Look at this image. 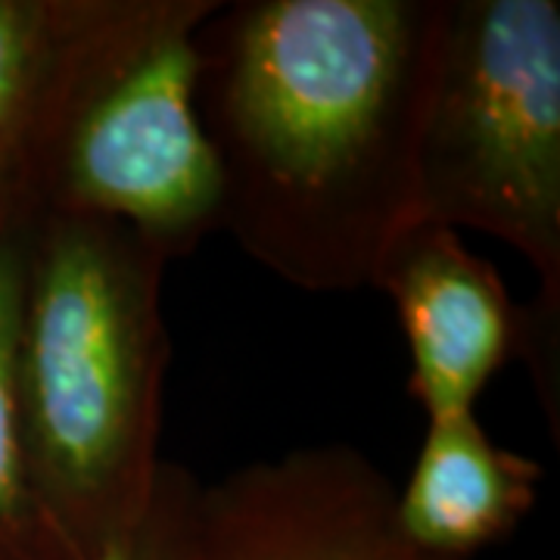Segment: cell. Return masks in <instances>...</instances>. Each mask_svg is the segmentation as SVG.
I'll list each match as a JSON object with an SVG mask.
<instances>
[{
	"label": "cell",
	"instance_id": "cell-1",
	"mask_svg": "<svg viewBox=\"0 0 560 560\" xmlns=\"http://www.w3.org/2000/svg\"><path fill=\"white\" fill-rule=\"evenodd\" d=\"M445 0H234L197 32L221 231L305 293L371 287L420 221Z\"/></svg>",
	"mask_w": 560,
	"mask_h": 560
},
{
	"label": "cell",
	"instance_id": "cell-2",
	"mask_svg": "<svg viewBox=\"0 0 560 560\" xmlns=\"http://www.w3.org/2000/svg\"><path fill=\"white\" fill-rule=\"evenodd\" d=\"M168 261L119 221L28 215L16 423L32 492L75 560L131 529L160 470Z\"/></svg>",
	"mask_w": 560,
	"mask_h": 560
},
{
	"label": "cell",
	"instance_id": "cell-3",
	"mask_svg": "<svg viewBox=\"0 0 560 560\" xmlns=\"http://www.w3.org/2000/svg\"><path fill=\"white\" fill-rule=\"evenodd\" d=\"M420 219L499 237L539 275L521 355L558 442L560 3L445 0L418 143Z\"/></svg>",
	"mask_w": 560,
	"mask_h": 560
},
{
	"label": "cell",
	"instance_id": "cell-4",
	"mask_svg": "<svg viewBox=\"0 0 560 560\" xmlns=\"http://www.w3.org/2000/svg\"><path fill=\"white\" fill-rule=\"evenodd\" d=\"M221 0H121L40 160L28 215L131 228L162 259L221 231V175L197 119V32Z\"/></svg>",
	"mask_w": 560,
	"mask_h": 560
},
{
	"label": "cell",
	"instance_id": "cell-5",
	"mask_svg": "<svg viewBox=\"0 0 560 560\" xmlns=\"http://www.w3.org/2000/svg\"><path fill=\"white\" fill-rule=\"evenodd\" d=\"M180 560H436L405 536L399 489L364 452L330 442L253 460L197 486Z\"/></svg>",
	"mask_w": 560,
	"mask_h": 560
},
{
	"label": "cell",
	"instance_id": "cell-6",
	"mask_svg": "<svg viewBox=\"0 0 560 560\" xmlns=\"http://www.w3.org/2000/svg\"><path fill=\"white\" fill-rule=\"evenodd\" d=\"M389 296L411 349L415 396L427 418L474 411L480 393L521 355L523 308L489 259L436 221L405 228L371 278Z\"/></svg>",
	"mask_w": 560,
	"mask_h": 560
},
{
	"label": "cell",
	"instance_id": "cell-7",
	"mask_svg": "<svg viewBox=\"0 0 560 560\" xmlns=\"http://www.w3.org/2000/svg\"><path fill=\"white\" fill-rule=\"evenodd\" d=\"M539 460L501 448L474 411L427 418L411 477L399 489V523L423 555L470 560L511 539L533 511Z\"/></svg>",
	"mask_w": 560,
	"mask_h": 560
},
{
	"label": "cell",
	"instance_id": "cell-8",
	"mask_svg": "<svg viewBox=\"0 0 560 560\" xmlns=\"http://www.w3.org/2000/svg\"><path fill=\"white\" fill-rule=\"evenodd\" d=\"M121 0H0V209L28 215L40 160Z\"/></svg>",
	"mask_w": 560,
	"mask_h": 560
},
{
	"label": "cell",
	"instance_id": "cell-9",
	"mask_svg": "<svg viewBox=\"0 0 560 560\" xmlns=\"http://www.w3.org/2000/svg\"><path fill=\"white\" fill-rule=\"evenodd\" d=\"M28 215L0 209V560H75L32 492L16 423V340Z\"/></svg>",
	"mask_w": 560,
	"mask_h": 560
},
{
	"label": "cell",
	"instance_id": "cell-10",
	"mask_svg": "<svg viewBox=\"0 0 560 560\" xmlns=\"http://www.w3.org/2000/svg\"><path fill=\"white\" fill-rule=\"evenodd\" d=\"M200 480L175 460H160L153 492L131 529L109 541L94 560H180V533Z\"/></svg>",
	"mask_w": 560,
	"mask_h": 560
}]
</instances>
